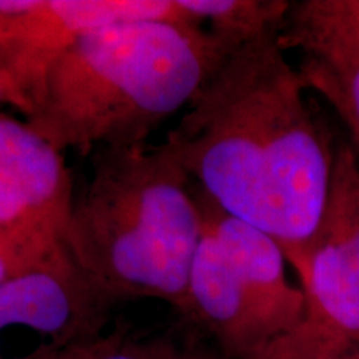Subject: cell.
Listing matches in <instances>:
<instances>
[{"label": "cell", "instance_id": "cell-3", "mask_svg": "<svg viewBox=\"0 0 359 359\" xmlns=\"http://www.w3.org/2000/svg\"><path fill=\"white\" fill-rule=\"evenodd\" d=\"M90 155L67 233L72 262L111 304L160 299L182 314L201 238L191 178L163 143Z\"/></svg>", "mask_w": 359, "mask_h": 359}, {"label": "cell", "instance_id": "cell-14", "mask_svg": "<svg viewBox=\"0 0 359 359\" xmlns=\"http://www.w3.org/2000/svg\"><path fill=\"white\" fill-rule=\"evenodd\" d=\"M97 338L74 341V343H48L40 346L37 351L30 353L29 356L19 359H88Z\"/></svg>", "mask_w": 359, "mask_h": 359}, {"label": "cell", "instance_id": "cell-1", "mask_svg": "<svg viewBox=\"0 0 359 359\" xmlns=\"http://www.w3.org/2000/svg\"><path fill=\"white\" fill-rule=\"evenodd\" d=\"M280 32L233 48L163 145L222 212L258 228L290 264L306 253L333 180L334 154Z\"/></svg>", "mask_w": 359, "mask_h": 359}, {"label": "cell", "instance_id": "cell-11", "mask_svg": "<svg viewBox=\"0 0 359 359\" xmlns=\"http://www.w3.org/2000/svg\"><path fill=\"white\" fill-rule=\"evenodd\" d=\"M285 50L318 47H359V0H304L291 2L280 30Z\"/></svg>", "mask_w": 359, "mask_h": 359}, {"label": "cell", "instance_id": "cell-10", "mask_svg": "<svg viewBox=\"0 0 359 359\" xmlns=\"http://www.w3.org/2000/svg\"><path fill=\"white\" fill-rule=\"evenodd\" d=\"M298 70L306 87L321 93L346 123L359 160V47L304 50Z\"/></svg>", "mask_w": 359, "mask_h": 359}, {"label": "cell", "instance_id": "cell-7", "mask_svg": "<svg viewBox=\"0 0 359 359\" xmlns=\"http://www.w3.org/2000/svg\"><path fill=\"white\" fill-rule=\"evenodd\" d=\"M75 196L64 151L0 111V233L42 258L69 253Z\"/></svg>", "mask_w": 359, "mask_h": 359}, {"label": "cell", "instance_id": "cell-4", "mask_svg": "<svg viewBox=\"0 0 359 359\" xmlns=\"http://www.w3.org/2000/svg\"><path fill=\"white\" fill-rule=\"evenodd\" d=\"M195 196L201 238L180 316L231 359H258L303 321L304 291L288 280V259L271 236L222 212L196 187Z\"/></svg>", "mask_w": 359, "mask_h": 359}, {"label": "cell", "instance_id": "cell-5", "mask_svg": "<svg viewBox=\"0 0 359 359\" xmlns=\"http://www.w3.org/2000/svg\"><path fill=\"white\" fill-rule=\"evenodd\" d=\"M291 266L304 291L303 321L258 359H336L359 348V160L349 145L334 151L321 223Z\"/></svg>", "mask_w": 359, "mask_h": 359}, {"label": "cell", "instance_id": "cell-2", "mask_svg": "<svg viewBox=\"0 0 359 359\" xmlns=\"http://www.w3.org/2000/svg\"><path fill=\"white\" fill-rule=\"evenodd\" d=\"M233 48L182 20L90 30L53 62L25 122L60 151L147 145Z\"/></svg>", "mask_w": 359, "mask_h": 359}, {"label": "cell", "instance_id": "cell-13", "mask_svg": "<svg viewBox=\"0 0 359 359\" xmlns=\"http://www.w3.org/2000/svg\"><path fill=\"white\" fill-rule=\"evenodd\" d=\"M65 255H60L57 258H42L24 250L22 246L13 243L11 238L0 233V285L47 266V264L57 262L58 258L65 257Z\"/></svg>", "mask_w": 359, "mask_h": 359}, {"label": "cell", "instance_id": "cell-6", "mask_svg": "<svg viewBox=\"0 0 359 359\" xmlns=\"http://www.w3.org/2000/svg\"><path fill=\"white\" fill-rule=\"evenodd\" d=\"M132 20L187 22L177 0H0V69L20 114L29 118L53 62L75 40Z\"/></svg>", "mask_w": 359, "mask_h": 359}, {"label": "cell", "instance_id": "cell-12", "mask_svg": "<svg viewBox=\"0 0 359 359\" xmlns=\"http://www.w3.org/2000/svg\"><path fill=\"white\" fill-rule=\"evenodd\" d=\"M88 359H206L170 334H135L127 327L100 336Z\"/></svg>", "mask_w": 359, "mask_h": 359}, {"label": "cell", "instance_id": "cell-15", "mask_svg": "<svg viewBox=\"0 0 359 359\" xmlns=\"http://www.w3.org/2000/svg\"><path fill=\"white\" fill-rule=\"evenodd\" d=\"M0 103H8L13 109L20 111V102L19 97H17L15 90H13L12 83L8 82V79L4 74V70L0 69Z\"/></svg>", "mask_w": 359, "mask_h": 359}, {"label": "cell", "instance_id": "cell-9", "mask_svg": "<svg viewBox=\"0 0 359 359\" xmlns=\"http://www.w3.org/2000/svg\"><path fill=\"white\" fill-rule=\"evenodd\" d=\"M187 22L231 47L280 32L291 2L285 0H177Z\"/></svg>", "mask_w": 359, "mask_h": 359}, {"label": "cell", "instance_id": "cell-16", "mask_svg": "<svg viewBox=\"0 0 359 359\" xmlns=\"http://www.w3.org/2000/svg\"><path fill=\"white\" fill-rule=\"evenodd\" d=\"M336 359H359V348H354V349H351V351L344 353L343 356H339Z\"/></svg>", "mask_w": 359, "mask_h": 359}, {"label": "cell", "instance_id": "cell-8", "mask_svg": "<svg viewBox=\"0 0 359 359\" xmlns=\"http://www.w3.org/2000/svg\"><path fill=\"white\" fill-rule=\"evenodd\" d=\"M111 306L65 255L0 285V333L30 327L50 343L92 339L102 334Z\"/></svg>", "mask_w": 359, "mask_h": 359}]
</instances>
